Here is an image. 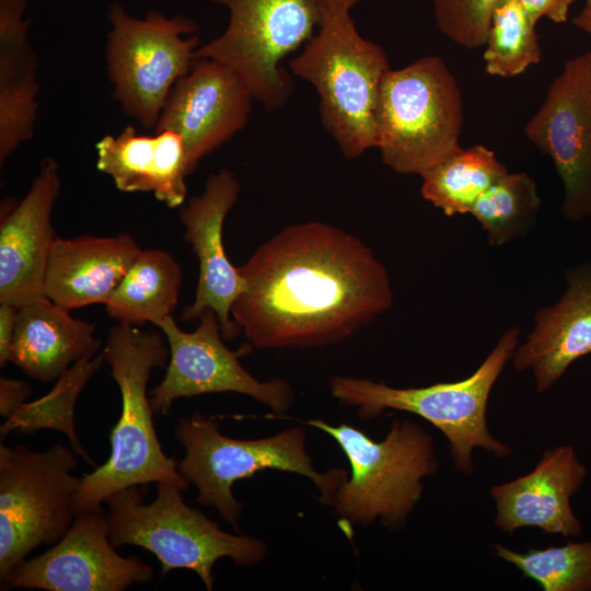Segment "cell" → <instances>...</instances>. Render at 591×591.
Returning <instances> with one entry per match:
<instances>
[{"instance_id": "cell-1", "label": "cell", "mask_w": 591, "mask_h": 591, "mask_svg": "<svg viewBox=\"0 0 591 591\" xmlns=\"http://www.w3.org/2000/svg\"><path fill=\"white\" fill-rule=\"evenodd\" d=\"M232 320L259 349L341 341L393 304L386 268L355 235L328 223L292 224L239 267Z\"/></svg>"}, {"instance_id": "cell-2", "label": "cell", "mask_w": 591, "mask_h": 591, "mask_svg": "<svg viewBox=\"0 0 591 591\" xmlns=\"http://www.w3.org/2000/svg\"><path fill=\"white\" fill-rule=\"evenodd\" d=\"M169 351L159 332L120 323L109 329L102 352L119 389L121 412L111 432L108 460L80 477L77 514L101 509L112 495L132 486L169 483L188 489L178 463L163 452L147 393L151 371L165 366Z\"/></svg>"}, {"instance_id": "cell-3", "label": "cell", "mask_w": 591, "mask_h": 591, "mask_svg": "<svg viewBox=\"0 0 591 591\" xmlns=\"http://www.w3.org/2000/svg\"><path fill=\"white\" fill-rule=\"evenodd\" d=\"M358 2L320 0L317 32L289 62L294 76L315 88L322 124L349 159L376 146L379 91L390 70L384 49L355 25L351 9Z\"/></svg>"}, {"instance_id": "cell-4", "label": "cell", "mask_w": 591, "mask_h": 591, "mask_svg": "<svg viewBox=\"0 0 591 591\" xmlns=\"http://www.w3.org/2000/svg\"><path fill=\"white\" fill-rule=\"evenodd\" d=\"M520 331L503 332L482 364L466 379L424 387H393L369 379L335 375L329 379L332 395L357 407L360 418L369 420L386 409L415 414L439 429L448 439L455 468L474 474L473 452L484 449L496 457H507L512 449L495 438L487 425L490 392L511 360Z\"/></svg>"}, {"instance_id": "cell-5", "label": "cell", "mask_w": 591, "mask_h": 591, "mask_svg": "<svg viewBox=\"0 0 591 591\" xmlns=\"http://www.w3.org/2000/svg\"><path fill=\"white\" fill-rule=\"evenodd\" d=\"M304 424L331 436L349 461L351 476L332 503L339 522L368 526L380 521L390 530L403 528L421 498L424 478L439 467L432 437L408 419H394L380 442L346 424Z\"/></svg>"}, {"instance_id": "cell-6", "label": "cell", "mask_w": 591, "mask_h": 591, "mask_svg": "<svg viewBox=\"0 0 591 591\" xmlns=\"http://www.w3.org/2000/svg\"><path fill=\"white\" fill-rule=\"evenodd\" d=\"M382 162L399 174L426 172L461 149L463 97L439 56H425L384 74L376 105Z\"/></svg>"}, {"instance_id": "cell-7", "label": "cell", "mask_w": 591, "mask_h": 591, "mask_svg": "<svg viewBox=\"0 0 591 591\" xmlns=\"http://www.w3.org/2000/svg\"><path fill=\"white\" fill-rule=\"evenodd\" d=\"M181 489L158 483L155 499L143 503L140 486L112 495L105 503L109 540L115 548L140 546L161 564L163 578L173 569L195 571L207 590L213 589L212 568L221 557L241 566L259 564L266 544L248 535L224 532L200 510L187 506Z\"/></svg>"}, {"instance_id": "cell-8", "label": "cell", "mask_w": 591, "mask_h": 591, "mask_svg": "<svg viewBox=\"0 0 591 591\" xmlns=\"http://www.w3.org/2000/svg\"><path fill=\"white\" fill-rule=\"evenodd\" d=\"M174 432L185 448L178 470L197 488V502L216 508L235 531L243 505L233 496L232 487L240 479L266 468L296 473L314 483L325 505L333 503L337 490L347 480L345 470L320 473L313 467L303 428L293 427L262 439L237 440L222 434L212 417L196 412L179 418Z\"/></svg>"}, {"instance_id": "cell-9", "label": "cell", "mask_w": 591, "mask_h": 591, "mask_svg": "<svg viewBox=\"0 0 591 591\" xmlns=\"http://www.w3.org/2000/svg\"><path fill=\"white\" fill-rule=\"evenodd\" d=\"M73 449L61 443L43 452L0 445V579L40 545L57 543L77 513L80 478Z\"/></svg>"}, {"instance_id": "cell-10", "label": "cell", "mask_w": 591, "mask_h": 591, "mask_svg": "<svg viewBox=\"0 0 591 591\" xmlns=\"http://www.w3.org/2000/svg\"><path fill=\"white\" fill-rule=\"evenodd\" d=\"M106 65L113 96L146 128L155 127L176 82L187 74L199 48L196 24L184 15L151 10L143 19L120 3L109 5Z\"/></svg>"}, {"instance_id": "cell-11", "label": "cell", "mask_w": 591, "mask_h": 591, "mask_svg": "<svg viewBox=\"0 0 591 591\" xmlns=\"http://www.w3.org/2000/svg\"><path fill=\"white\" fill-rule=\"evenodd\" d=\"M229 10L225 31L195 58H210L232 68L266 109L281 107L293 85L281 60L315 34L320 0H211Z\"/></svg>"}, {"instance_id": "cell-12", "label": "cell", "mask_w": 591, "mask_h": 591, "mask_svg": "<svg viewBox=\"0 0 591 591\" xmlns=\"http://www.w3.org/2000/svg\"><path fill=\"white\" fill-rule=\"evenodd\" d=\"M198 318L193 332L179 328L172 315L157 326L167 340L171 360L163 380L150 392L153 413L166 415L179 397L234 392L263 403L276 415L285 414L294 402L292 386L281 379L262 382L248 373L239 358L252 345L228 349L215 311L207 309Z\"/></svg>"}, {"instance_id": "cell-13", "label": "cell", "mask_w": 591, "mask_h": 591, "mask_svg": "<svg viewBox=\"0 0 591 591\" xmlns=\"http://www.w3.org/2000/svg\"><path fill=\"white\" fill-rule=\"evenodd\" d=\"M524 135L548 155L564 185L561 212L591 217V50L567 60Z\"/></svg>"}, {"instance_id": "cell-14", "label": "cell", "mask_w": 591, "mask_h": 591, "mask_svg": "<svg viewBox=\"0 0 591 591\" xmlns=\"http://www.w3.org/2000/svg\"><path fill=\"white\" fill-rule=\"evenodd\" d=\"M108 534L101 509L78 513L66 534L42 555L22 561L2 589L123 591L149 581L152 567L135 556H120Z\"/></svg>"}, {"instance_id": "cell-15", "label": "cell", "mask_w": 591, "mask_h": 591, "mask_svg": "<svg viewBox=\"0 0 591 591\" xmlns=\"http://www.w3.org/2000/svg\"><path fill=\"white\" fill-rule=\"evenodd\" d=\"M253 100L232 68L198 58L173 86L153 130L171 129L183 138L192 174L204 157L244 128Z\"/></svg>"}, {"instance_id": "cell-16", "label": "cell", "mask_w": 591, "mask_h": 591, "mask_svg": "<svg viewBox=\"0 0 591 591\" xmlns=\"http://www.w3.org/2000/svg\"><path fill=\"white\" fill-rule=\"evenodd\" d=\"M241 187L234 174L222 169L206 181L200 195L182 206L178 218L184 239L199 263L195 299L185 306L182 320L198 318L207 309L218 315L223 339L232 340L242 331L230 317L231 306L244 287L239 267L231 264L223 245V223L239 198Z\"/></svg>"}, {"instance_id": "cell-17", "label": "cell", "mask_w": 591, "mask_h": 591, "mask_svg": "<svg viewBox=\"0 0 591 591\" xmlns=\"http://www.w3.org/2000/svg\"><path fill=\"white\" fill-rule=\"evenodd\" d=\"M60 185L58 163L53 158H45L22 200H3L0 220V303L20 308L46 297V268L56 239L51 211Z\"/></svg>"}, {"instance_id": "cell-18", "label": "cell", "mask_w": 591, "mask_h": 591, "mask_svg": "<svg viewBox=\"0 0 591 591\" xmlns=\"http://www.w3.org/2000/svg\"><path fill=\"white\" fill-rule=\"evenodd\" d=\"M587 475L588 468L572 445L545 450L531 472L490 488L495 525L509 535L522 528H537L545 534L580 536L583 528L571 498Z\"/></svg>"}, {"instance_id": "cell-19", "label": "cell", "mask_w": 591, "mask_h": 591, "mask_svg": "<svg viewBox=\"0 0 591 591\" xmlns=\"http://www.w3.org/2000/svg\"><path fill=\"white\" fill-rule=\"evenodd\" d=\"M566 281L560 299L535 313L533 329L511 358L517 371L531 370L538 393L591 354V264L568 269Z\"/></svg>"}, {"instance_id": "cell-20", "label": "cell", "mask_w": 591, "mask_h": 591, "mask_svg": "<svg viewBox=\"0 0 591 591\" xmlns=\"http://www.w3.org/2000/svg\"><path fill=\"white\" fill-rule=\"evenodd\" d=\"M140 252L128 233L114 236H56L48 257L44 292L73 310L106 304Z\"/></svg>"}, {"instance_id": "cell-21", "label": "cell", "mask_w": 591, "mask_h": 591, "mask_svg": "<svg viewBox=\"0 0 591 591\" xmlns=\"http://www.w3.org/2000/svg\"><path fill=\"white\" fill-rule=\"evenodd\" d=\"M96 166L125 193H152L170 208L184 205L185 178L190 174L183 138L165 129L152 136L126 126L106 135L96 144Z\"/></svg>"}, {"instance_id": "cell-22", "label": "cell", "mask_w": 591, "mask_h": 591, "mask_svg": "<svg viewBox=\"0 0 591 591\" xmlns=\"http://www.w3.org/2000/svg\"><path fill=\"white\" fill-rule=\"evenodd\" d=\"M95 325L74 318L47 297L19 308L9 362L42 382L60 378L72 364L94 356L101 346Z\"/></svg>"}, {"instance_id": "cell-23", "label": "cell", "mask_w": 591, "mask_h": 591, "mask_svg": "<svg viewBox=\"0 0 591 591\" xmlns=\"http://www.w3.org/2000/svg\"><path fill=\"white\" fill-rule=\"evenodd\" d=\"M26 0H0V164L34 136L36 55L27 39Z\"/></svg>"}, {"instance_id": "cell-24", "label": "cell", "mask_w": 591, "mask_h": 591, "mask_svg": "<svg viewBox=\"0 0 591 591\" xmlns=\"http://www.w3.org/2000/svg\"><path fill=\"white\" fill-rule=\"evenodd\" d=\"M182 287V268L162 250H140L128 273L105 304L117 323L158 326L171 316Z\"/></svg>"}, {"instance_id": "cell-25", "label": "cell", "mask_w": 591, "mask_h": 591, "mask_svg": "<svg viewBox=\"0 0 591 591\" xmlns=\"http://www.w3.org/2000/svg\"><path fill=\"white\" fill-rule=\"evenodd\" d=\"M507 173L485 146L461 148L421 176V195L449 217L471 213L479 197Z\"/></svg>"}, {"instance_id": "cell-26", "label": "cell", "mask_w": 591, "mask_h": 591, "mask_svg": "<svg viewBox=\"0 0 591 591\" xmlns=\"http://www.w3.org/2000/svg\"><path fill=\"white\" fill-rule=\"evenodd\" d=\"M105 358L103 352L88 356L72 364L55 386L44 396L27 403H22L2 424L1 439L12 431L33 433L42 429L63 432L77 455L90 465L94 461L79 441L74 425L76 402L88 381L102 367Z\"/></svg>"}, {"instance_id": "cell-27", "label": "cell", "mask_w": 591, "mask_h": 591, "mask_svg": "<svg viewBox=\"0 0 591 591\" xmlns=\"http://www.w3.org/2000/svg\"><path fill=\"white\" fill-rule=\"evenodd\" d=\"M541 205L534 179L524 172H508L479 197L471 213L489 244L501 246L530 232Z\"/></svg>"}, {"instance_id": "cell-28", "label": "cell", "mask_w": 591, "mask_h": 591, "mask_svg": "<svg viewBox=\"0 0 591 591\" xmlns=\"http://www.w3.org/2000/svg\"><path fill=\"white\" fill-rule=\"evenodd\" d=\"M536 23L519 0H499L484 50L485 71L489 76L517 77L541 61Z\"/></svg>"}, {"instance_id": "cell-29", "label": "cell", "mask_w": 591, "mask_h": 591, "mask_svg": "<svg viewBox=\"0 0 591 591\" xmlns=\"http://www.w3.org/2000/svg\"><path fill=\"white\" fill-rule=\"evenodd\" d=\"M491 553L515 566L543 591H591V540L525 552L495 543Z\"/></svg>"}, {"instance_id": "cell-30", "label": "cell", "mask_w": 591, "mask_h": 591, "mask_svg": "<svg viewBox=\"0 0 591 591\" xmlns=\"http://www.w3.org/2000/svg\"><path fill=\"white\" fill-rule=\"evenodd\" d=\"M499 0H433L439 30L467 49L485 46L491 16Z\"/></svg>"}, {"instance_id": "cell-31", "label": "cell", "mask_w": 591, "mask_h": 591, "mask_svg": "<svg viewBox=\"0 0 591 591\" xmlns=\"http://www.w3.org/2000/svg\"><path fill=\"white\" fill-rule=\"evenodd\" d=\"M526 12L536 21L545 16L554 23H565L570 7L577 0H519Z\"/></svg>"}, {"instance_id": "cell-32", "label": "cell", "mask_w": 591, "mask_h": 591, "mask_svg": "<svg viewBox=\"0 0 591 591\" xmlns=\"http://www.w3.org/2000/svg\"><path fill=\"white\" fill-rule=\"evenodd\" d=\"M31 386L25 381L0 378V415L8 418L31 395Z\"/></svg>"}, {"instance_id": "cell-33", "label": "cell", "mask_w": 591, "mask_h": 591, "mask_svg": "<svg viewBox=\"0 0 591 591\" xmlns=\"http://www.w3.org/2000/svg\"><path fill=\"white\" fill-rule=\"evenodd\" d=\"M19 308L0 303V367L4 368L9 362L10 352L15 335Z\"/></svg>"}, {"instance_id": "cell-34", "label": "cell", "mask_w": 591, "mask_h": 591, "mask_svg": "<svg viewBox=\"0 0 591 591\" xmlns=\"http://www.w3.org/2000/svg\"><path fill=\"white\" fill-rule=\"evenodd\" d=\"M572 24L591 35V0L586 1L579 14L572 19Z\"/></svg>"}]
</instances>
